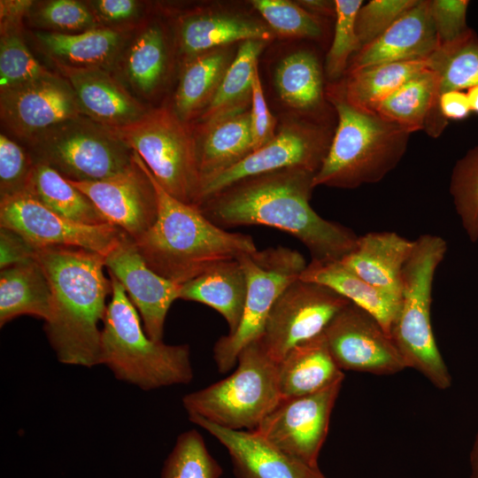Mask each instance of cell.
<instances>
[{
	"instance_id": "obj_5",
	"label": "cell",
	"mask_w": 478,
	"mask_h": 478,
	"mask_svg": "<svg viewBox=\"0 0 478 478\" xmlns=\"http://www.w3.org/2000/svg\"><path fill=\"white\" fill-rule=\"evenodd\" d=\"M112 298L101 334V364L115 377L143 390L189 383L193 378L188 344L151 340L141 325L135 306L112 274Z\"/></svg>"
},
{
	"instance_id": "obj_37",
	"label": "cell",
	"mask_w": 478,
	"mask_h": 478,
	"mask_svg": "<svg viewBox=\"0 0 478 478\" xmlns=\"http://www.w3.org/2000/svg\"><path fill=\"white\" fill-rule=\"evenodd\" d=\"M166 63V49L163 32L158 26H150L140 34L128 52V78L139 90L150 93L160 82Z\"/></svg>"
},
{
	"instance_id": "obj_23",
	"label": "cell",
	"mask_w": 478,
	"mask_h": 478,
	"mask_svg": "<svg viewBox=\"0 0 478 478\" xmlns=\"http://www.w3.org/2000/svg\"><path fill=\"white\" fill-rule=\"evenodd\" d=\"M274 36L273 30L264 22L243 13L222 11L188 15L179 29L181 50L191 58L236 42H267Z\"/></svg>"
},
{
	"instance_id": "obj_55",
	"label": "cell",
	"mask_w": 478,
	"mask_h": 478,
	"mask_svg": "<svg viewBox=\"0 0 478 478\" xmlns=\"http://www.w3.org/2000/svg\"><path fill=\"white\" fill-rule=\"evenodd\" d=\"M312 478H326L324 474L320 472V468H313L312 470Z\"/></svg>"
},
{
	"instance_id": "obj_35",
	"label": "cell",
	"mask_w": 478,
	"mask_h": 478,
	"mask_svg": "<svg viewBox=\"0 0 478 478\" xmlns=\"http://www.w3.org/2000/svg\"><path fill=\"white\" fill-rule=\"evenodd\" d=\"M37 40L53 57L81 67L102 64L116 51L121 37L109 28H94L81 33L38 32Z\"/></svg>"
},
{
	"instance_id": "obj_20",
	"label": "cell",
	"mask_w": 478,
	"mask_h": 478,
	"mask_svg": "<svg viewBox=\"0 0 478 478\" xmlns=\"http://www.w3.org/2000/svg\"><path fill=\"white\" fill-rule=\"evenodd\" d=\"M227 451L235 478H312V470L291 459L255 430H234L189 417Z\"/></svg>"
},
{
	"instance_id": "obj_17",
	"label": "cell",
	"mask_w": 478,
	"mask_h": 478,
	"mask_svg": "<svg viewBox=\"0 0 478 478\" xmlns=\"http://www.w3.org/2000/svg\"><path fill=\"white\" fill-rule=\"evenodd\" d=\"M0 103L6 126L31 143L82 114L70 84L53 74L1 90Z\"/></svg>"
},
{
	"instance_id": "obj_8",
	"label": "cell",
	"mask_w": 478,
	"mask_h": 478,
	"mask_svg": "<svg viewBox=\"0 0 478 478\" xmlns=\"http://www.w3.org/2000/svg\"><path fill=\"white\" fill-rule=\"evenodd\" d=\"M107 129L141 157L169 195L197 205L202 178L197 141L173 111H150L132 125Z\"/></svg>"
},
{
	"instance_id": "obj_11",
	"label": "cell",
	"mask_w": 478,
	"mask_h": 478,
	"mask_svg": "<svg viewBox=\"0 0 478 478\" xmlns=\"http://www.w3.org/2000/svg\"><path fill=\"white\" fill-rule=\"evenodd\" d=\"M333 134L325 125L305 119L286 121L266 144L235 165L204 179L197 207L216 193L250 177L292 168L316 174L328 154Z\"/></svg>"
},
{
	"instance_id": "obj_7",
	"label": "cell",
	"mask_w": 478,
	"mask_h": 478,
	"mask_svg": "<svg viewBox=\"0 0 478 478\" xmlns=\"http://www.w3.org/2000/svg\"><path fill=\"white\" fill-rule=\"evenodd\" d=\"M236 365L225 379L183 397L189 418L234 430L258 427L281 398L277 363L254 341L241 351Z\"/></svg>"
},
{
	"instance_id": "obj_4",
	"label": "cell",
	"mask_w": 478,
	"mask_h": 478,
	"mask_svg": "<svg viewBox=\"0 0 478 478\" xmlns=\"http://www.w3.org/2000/svg\"><path fill=\"white\" fill-rule=\"evenodd\" d=\"M326 97L338 122L313 187L356 189L380 181L403 158L410 134L376 112L350 104L333 85Z\"/></svg>"
},
{
	"instance_id": "obj_15",
	"label": "cell",
	"mask_w": 478,
	"mask_h": 478,
	"mask_svg": "<svg viewBox=\"0 0 478 478\" xmlns=\"http://www.w3.org/2000/svg\"><path fill=\"white\" fill-rule=\"evenodd\" d=\"M323 334L342 371L390 375L406 368L391 335L371 313L352 303L334 317Z\"/></svg>"
},
{
	"instance_id": "obj_30",
	"label": "cell",
	"mask_w": 478,
	"mask_h": 478,
	"mask_svg": "<svg viewBox=\"0 0 478 478\" xmlns=\"http://www.w3.org/2000/svg\"><path fill=\"white\" fill-rule=\"evenodd\" d=\"M428 67V58L381 64L347 72L342 82L332 85L350 104L375 112L387 97Z\"/></svg>"
},
{
	"instance_id": "obj_53",
	"label": "cell",
	"mask_w": 478,
	"mask_h": 478,
	"mask_svg": "<svg viewBox=\"0 0 478 478\" xmlns=\"http://www.w3.org/2000/svg\"><path fill=\"white\" fill-rule=\"evenodd\" d=\"M470 478H478V434L474 442L470 453Z\"/></svg>"
},
{
	"instance_id": "obj_6",
	"label": "cell",
	"mask_w": 478,
	"mask_h": 478,
	"mask_svg": "<svg viewBox=\"0 0 478 478\" xmlns=\"http://www.w3.org/2000/svg\"><path fill=\"white\" fill-rule=\"evenodd\" d=\"M447 251L446 241L422 235L402 271V293L390 335L406 367L424 375L434 386L446 389L451 377L436 345L430 318L435 273Z\"/></svg>"
},
{
	"instance_id": "obj_25",
	"label": "cell",
	"mask_w": 478,
	"mask_h": 478,
	"mask_svg": "<svg viewBox=\"0 0 478 478\" xmlns=\"http://www.w3.org/2000/svg\"><path fill=\"white\" fill-rule=\"evenodd\" d=\"M277 374L281 398L312 394L344 379L323 333L292 348L277 364Z\"/></svg>"
},
{
	"instance_id": "obj_40",
	"label": "cell",
	"mask_w": 478,
	"mask_h": 478,
	"mask_svg": "<svg viewBox=\"0 0 478 478\" xmlns=\"http://www.w3.org/2000/svg\"><path fill=\"white\" fill-rule=\"evenodd\" d=\"M253 7L260 13L274 35L292 38H320L322 24L297 2L288 0H253Z\"/></svg>"
},
{
	"instance_id": "obj_9",
	"label": "cell",
	"mask_w": 478,
	"mask_h": 478,
	"mask_svg": "<svg viewBox=\"0 0 478 478\" xmlns=\"http://www.w3.org/2000/svg\"><path fill=\"white\" fill-rule=\"evenodd\" d=\"M237 259L246 274L247 295L237 329L213 346V359L221 374L229 372L241 351L260 337L274 304L307 266L299 251L284 246L258 250Z\"/></svg>"
},
{
	"instance_id": "obj_43",
	"label": "cell",
	"mask_w": 478,
	"mask_h": 478,
	"mask_svg": "<svg viewBox=\"0 0 478 478\" xmlns=\"http://www.w3.org/2000/svg\"><path fill=\"white\" fill-rule=\"evenodd\" d=\"M419 0H372L359 8L355 29L360 49L382 35Z\"/></svg>"
},
{
	"instance_id": "obj_51",
	"label": "cell",
	"mask_w": 478,
	"mask_h": 478,
	"mask_svg": "<svg viewBox=\"0 0 478 478\" xmlns=\"http://www.w3.org/2000/svg\"><path fill=\"white\" fill-rule=\"evenodd\" d=\"M297 3L305 10L318 18H320V16H335V1L301 0L297 1Z\"/></svg>"
},
{
	"instance_id": "obj_31",
	"label": "cell",
	"mask_w": 478,
	"mask_h": 478,
	"mask_svg": "<svg viewBox=\"0 0 478 478\" xmlns=\"http://www.w3.org/2000/svg\"><path fill=\"white\" fill-rule=\"evenodd\" d=\"M197 135L196 141L202 181L235 165L253 152L250 110L222 120L198 132Z\"/></svg>"
},
{
	"instance_id": "obj_48",
	"label": "cell",
	"mask_w": 478,
	"mask_h": 478,
	"mask_svg": "<svg viewBox=\"0 0 478 478\" xmlns=\"http://www.w3.org/2000/svg\"><path fill=\"white\" fill-rule=\"evenodd\" d=\"M36 249L17 232L0 227L1 269L35 258Z\"/></svg>"
},
{
	"instance_id": "obj_28",
	"label": "cell",
	"mask_w": 478,
	"mask_h": 478,
	"mask_svg": "<svg viewBox=\"0 0 478 478\" xmlns=\"http://www.w3.org/2000/svg\"><path fill=\"white\" fill-rule=\"evenodd\" d=\"M51 306L50 285L36 258L1 269V327L24 314L46 321L50 316Z\"/></svg>"
},
{
	"instance_id": "obj_45",
	"label": "cell",
	"mask_w": 478,
	"mask_h": 478,
	"mask_svg": "<svg viewBox=\"0 0 478 478\" xmlns=\"http://www.w3.org/2000/svg\"><path fill=\"white\" fill-rule=\"evenodd\" d=\"M466 0H429V9L439 44L451 42L461 36L466 26Z\"/></svg>"
},
{
	"instance_id": "obj_22",
	"label": "cell",
	"mask_w": 478,
	"mask_h": 478,
	"mask_svg": "<svg viewBox=\"0 0 478 478\" xmlns=\"http://www.w3.org/2000/svg\"><path fill=\"white\" fill-rule=\"evenodd\" d=\"M414 246L395 232H369L358 236L353 250L341 259L371 286L400 302L402 271Z\"/></svg>"
},
{
	"instance_id": "obj_18",
	"label": "cell",
	"mask_w": 478,
	"mask_h": 478,
	"mask_svg": "<svg viewBox=\"0 0 478 478\" xmlns=\"http://www.w3.org/2000/svg\"><path fill=\"white\" fill-rule=\"evenodd\" d=\"M104 264L138 309L147 335L153 341H162L167 312L180 298L181 285L150 268L127 234L104 258Z\"/></svg>"
},
{
	"instance_id": "obj_13",
	"label": "cell",
	"mask_w": 478,
	"mask_h": 478,
	"mask_svg": "<svg viewBox=\"0 0 478 478\" xmlns=\"http://www.w3.org/2000/svg\"><path fill=\"white\" fill-rule=\"evenodd\" d=\"M343 381L317 392L282 397L254 429L296 461L317 468Z\"/></svg>"
},
{
	"instance_id": "obj_42",
	"label": "cell",
	"mask_w": 478,
	"mask_h": 478,
	"mask_svg": "<svg viewBox=\"0 0 478 478\" xmlns=\"http://www.w3.org/2000/svg\"><path fill=\"white\" fill-rule=\"evenodd\" d=\"M51 74L34 58L18 35L4 33L0 44L1 90L27 84Z\"/></svg>"
},
{
	"instance_id": "obj_14",
	"label": "cell",
	"mask_w": 478,
	"mask_h": 478,
	"mask_svg": "<svg viewBox=\"0 0 478 478\" xmlns=\"http://www.w3.org/2000/svg\"><path fill=\"white\" fill-rule=\"evenodd\" d=\"M0 224L19 234L35 249L77 247L104 258L126 235L110 223L90 226L71 220L27 193L1 199Z\"/></svg>"
},
{
	"instance_id": "obj_47",
	"label": "cell",
	"mask_w": 478,
	"mask_h": 478,
	"mask_svg": "<svg viewBox=\"0 0 478 478\" xmlns=\"http://www.w3.org/2000/svg\"><path fill=\"white\" fill-rule=\"evenodd\" d=\"M250 115L254 151L270 142L276 134L275 120L265 99L258 70L252 83Z\"/></svg>"
},
{
	"instance_id": "obj_16",
	"label": "cell",
	"mask_w": 478,
	"mask_h": 478,
	"mask_svg": "<svg viewBox=\"0 0 478 478\" xmlns=\"http://www.w3.org/2000/svg\"><path fill=\"white\" fill-rule=\"evenodd\" d=\"M135 165L127 171L95 181H68L82 192L106 220L133 241L143 235L158 217V199L141 157L133 151Z\"/></svg>"
},
{
	"instance_id": "obj_46",
	"label": "cell",
	"mask_w": 478,
	"mask_h": 478,
	"mask_svg": "<svg viewBox=\"0 0 478 478\" xmlns=\"http://www.w3.org/2000/svg\"><path fill=\"white\" fill-rule=\"evenodd\" d=\"M38 19L46 26L60 30H80L91 26L94 18L82 4L73 0H54L38 12Z\"/></svg>"
},
{
	"instance_id": "obj_44",
	"label": "cell",
	"mask_w": 478,
	"mask_h": 478,
	"mask_svg": "<svg viewBox=\"0 0 478 478\" xmlns=\"http://www.w3.org/2000/svg\"><path fill=\"white\" fill-rule=\"evenodd\" d=\"M34 164L18 143L0 135L1 199L25 192Z\"/></svg>"
},
{
	"instance_id": "obj_36",
	"label": "cell",
	"mask_w": 478,
	"mask_h": 478,
	"mask_svg": "<svg viewBox=\"0 0 478 478\" xmlns=\"http://www.w3.org/2000/svg\"><path fill=\"white\" fill-rule=\"evenodd\" d=\"M438 78V94L478 86V37L468 28L458 39L439 45L428 58Z\"/></svg>"
},
{
	"instance_id": "obj_38",
	"label": "cell",
	"mask_w": 478,
	"mask_h": 478,
	"mask_svg": "<svg viewBox=\"0 0 478 478\" xmlns=\"http://www.w3.org/2000/svg\"><path fill=\"white\" fill-rule=\"evenodd\" d=\"M222 468L196 430L181 433L166 458L161 478H220Z\"/></svg>"
},
{
	"instance_id": "obj_12",
	"label": "cell",
	"mask_w": 478,
	"mask_h": 478,
	"mask_svg": "<svg viewBox=\"0 0 478 478\" xmlns=\"http://www.w3.org/2000/svg\"><path fill=\"white\" fill-rule=\"evenodd\" d=\"M350 303L327 286L298 278L274 304L257 341L278 364L292 348L322 334Z\"/></svg>"
},
{
	"instance_id": "obj_33",
	"label": "cell",
	"mask_w": 478,
	"mask_h": 478,
	"mask_svg": "<svg viewBox=\"0 0 478 478\" xmlns=\"http://www.w3.org/2000/svg\"><path fill=\"white\" fill-rule=\"evenodd\" d=\"M274 84L281 101L301 114H317L324 106L321 67L309 50L284 57L275 68Z\"/></svg>"
},
{
	"instance_id": "obj_19",
	"label": "cell",
	"mask_w": 478,
	"mask_h": 478,
	"mask_svg": "<svg viewBox=\"0 0 478 478\" xmlns=\"http://www.w3.org/2000/svg\"><path fill=\"white\" fill-rule=\"evenodd\" d=\"M439 45L429 0H419L382 35L354 54L345 73L386 63L425 60Z\"/></svg>"
},
{
	"instance_id": "obj_49",
	"label": "cell",
	"mask_w": 478,
	"mask_h": 478,
	"mask_svg": "<svg viewBox=\"0 0 478 478\" xmlns=\"http://www.w3.org/2000/svg\"><path fill=\"white\" fill-rule=\"evenodd\" d=\"M438 107L445 120H463L471 112L467 96L460 90H451L441 94Z\"/></svg>"
},
{
	"instance_id": "obj_10",
	"label": "cell",
	"mask_w": 478,
	"mask_h": 478,
	"mask_svg": "<svg viewBox=\"0 0 478 478\" xmlns=\"http://www.w3.org/2000/svg\"><path fill=\"white\" fill-rule=\"evenodd\" d=\"M32 144L35 161L50 166L70 181L104 180L135 165L133 150L120 138L81 118L47 132Z\"/></svg>"
},
{
	"instance_id": "obj_2",
	"label": "cell",
	"mask_w": 478,
	"mask_h": 478,
	"mask_svg": "<svg viewBox=\"0 0 478 478\" xmlns=\"http://www.w3.org/2000/svg\"><path fill=\"white\" fill-rule=\"evenodd\" d=\"M35 258L51 289V313L44 330L58 361L87 367L101 364L98 324L112 294L104 257L77 247H47L36 249Z\"/></svg>"
},
{
	"instance_id": "obj_29",
	"label": "cell",
	"mask_w": 478,
	"mask_h": 478,
	"mask_svg": "<svg viewBox=\"0 0 478 478\" xmlns=\"http://www.w3.org/2000/svg\"><path fill=\"white\" fill-rule=\"evenodd\" d=\"M266 44L262 41H246L240 44L215 96L198 118L197 133L248 110L253 79L258 70V57Z\"/></svg>"
},
{
	"instance_id": "obj_52",
	"label": "cell",
	"mask_w": 478,
	"mask_h": 478,
	"mask_svg": "<svg viewBox=\"0 0 478 478\" xmlns=\"http://www.w3.org/2000/svg\"><path fill=\"white\" fill-rule=\"evenodd\" d=\"M28 5L27 2H1V17L4 19V24L11 25V21L17 20Z\"/></svg>"
},
{
	"instance_id": "obj_24",
	"label": "cell",
	"mask_w": 478,
	"mask_h": 478,
	"mask_svg": "<svg viewBox=\"0 0 478 478\" xmlns=\"http://www.w3.org/2000/svg\"><path fill=\"white\" fill-rule=\"evenodd\" d=\"M438 99V78L428 67L387 97L375 112L409 134L425 129L436 137L447 123L439 111Z\"/></svg>"
},
{
	"instance_id": "obj_21",
	"label": "cell",
	"mask_w": 478,
	"mask_h": 478,
	"mask_svg": "<svg viewBox=\"0 0 478 478\" xmlns=\"http://www.w3.org/2000/svg\"><path fill=\"white\" fill-rule=\"evenodd\" d=\"M83 114L105 128H120L147 114L140 104L110 74L96 67L59 64Z\"/></svg>"
},
{
	"instance_id": "obj_26",
	"label": "cell",
	"mask_w": 478,
	"mask_h": 478,
	"mask_svg": "<svg viewBox=\"0 0 478 478\" xmlns=\"http://www.w3.org/2000/svg\"><path fill=\"white\" fill-rule=\"evenodd\" d=\"M247 295V277L238 259L222 262L181 284L180 298L195 301L217 311L233 334L241 321Z\"/></svg>"
},
{
	"instance_id": "obj_3",
	"label": "cell",
	"mask_w": 478,
	"mask_h": 478,
	"mask_svg": "<svg viewBox=\"0 0 478 478\" xmlns=\"http://www.w3.org/2000/svg\"><path fill=\"white\" fill-rule=\"evenodd\" d=\"M144 168L156 190L158 217L134 243L155 273L181 285L222 262L258 251L252 236L215 225L197 206L169 195L145 163Z\"/></svg>"
},
{
	"instance_id": "obj_54",
	"label": "cell",
	"mask_w": 478,
	"mask_h": 478,
	"mask_svg": "<svg viewBox=\"0 0 478 478\" xmlns=\"http://www.w3.org/2000/svg\"><path fill=\"white\" fill-rule=\"evenodd\" d=\"M471 111L478 113V86L468 89L466 93Z\"/></svg>"
},
{
	"instance_id": "obj_50",
	"label": "cell",
	"mask_w": 478,
	"mask_h": 478,
	"mask_svg": "<svg viewBox=\"0 0 478 478\" xmlns=\"http://www.w3.org/2000/svg\"><path fill=\"white\" fill-rule=\"evenodd\" d=\"M96 6L104 19L120 21L134 16L137 4L133 0H99L96 2Z\"/></svg>"
},
{
	"instance_id": "obj_1",
	"label": "cell",
	"mask_w": 478,
	"mask_h": 478,
	"mask_svg": "<svg viewBox=\"0 0 478 478\" xmlns=\"http://www.w3.org/2000/svg\"><path fill=\"white\" fill-rule=\"evenodd\" d=\"M315 173L284 169L239 181L201 203L197 208L212 223L229 228L266 226L290 234L312 259L341 260L356 245L350 228L320 216L310 199Z\"/></svg>"
},
{
	"instance_id": "obj_41",
	"label": "cell",
	"mask_w": 478,
	"mask_h": 478,
	"mask_svg": "<svg viewBox=\"0 0 478 478\" xmlns=\"http://www.w3.org/2000/svg\"><path fill=\"white\" fill-rule=\"evenodd\" d=\"M335 26L332 44L326 57L327 75L336 80L345 73L353 53L360 50L355 29L356 16L362 0H335Z\"/></svg>"
},
{
	"instance_id": "obj_39",
	"label": "cell",
	"mask_w": 478,
	"mask_h": 478,
	"mask_svg": "<svg viewBox=\"0 0 478 478\" xmlns=\"http://www.w3.org/2000/svg\"><path fill=\"white\" fill-rule=\"evenodd\" d=\"M450 192L466 235L473 243L478 241V145L455 164Z\"/></svg>"
},
{
	"instance_id": "obj_34",
	"label": "cell",
	"mask_w": 478,
	"mask_h": 478,
	"mask_svg": "<svg viewBox=\"0 0 478 478\" xmlns=\"http://www.w3.org/2000/svg\"><path fill=\"white\" fill-rule=\"evenodd\" d=\"M24 193L29 194L54 212L75 222L90 226L109 223L82 192L58 171L42 162L35 161Z\"/></svg>"
},
{
	"instance_id": "obj_27",
	"label": "cell",
	"mask_w": 478,
	"mask_h": 478,
	"mask_svg": "<svg viewBox=\"0 0 478 478\" xmlns=\"http://www.w3.org/2000/svg\"><path fill=\"white\" fill-rule=\"evenodd\" d=\"M299 279L333 289L371 313L390 335L400 302L368 284L341 260L312 259Z\"/></svg>"
},
{
	"instance_id": "obj_32",
	"label": "cell",
	"mask_w": 478,
	"mask_h": 478,
	"mask_svg": "<svg viewBox=\"0 0 478 478\" xmlns=\"http://www.w3.org/2000/svg\"><path fill=\"white\" fill-rule=\"evenodd\" d=\"M233 58L227 47L192 58L181 74L174 96L173 112L182 121L200 116L207 108Z\"/></svg>"
}]
</instances>
